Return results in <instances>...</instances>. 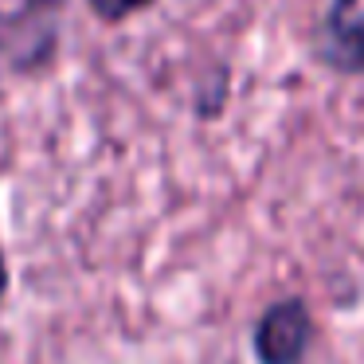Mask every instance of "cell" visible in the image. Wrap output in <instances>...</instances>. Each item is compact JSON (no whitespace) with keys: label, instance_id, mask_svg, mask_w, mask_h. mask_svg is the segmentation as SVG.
<instances>
[{"label":"cell","instance_id":"6da1fadb","mask_svg":"<svg viewBox=\"0 0 364 364\" xmlns=\"http://www.w3.org/2000/svg\"><path fill=\"white\" fill-rule=\"evenodd\" d=\"M67 0H20V9L0 16V63L20 75L43 71L59 51Z\"/></svg>","mask_w":364,"mask_h":364},{"label":"cell","instance_id":"7a4b0ae2","mask_svg":"<svg viewBox=\"0 0 364 364\" xmlns=\"http://www.w3.org/2000/svg\"><path fill=\"white\" fill-rule=\"evenodd\" d=\"M317 325L301 298H278L259 314L251 329V348L259 364H306Z\"/></svg>","mask_w":364,"mask_h":364},{"label":"cell","instance_id":"3957f363","mask_svg":"<svg viewBox=\"0 0 364 364\" xmlns=\"http://www.w3.org/2000/svg\"><path fill=\"white\" fill-rule=\"evenodd\" d=\"M317 59L337 75H364V0H329L317 32Z\"/></svg>","mask_w":364,"mask_h":364},{"label":"cell","instance_id":"277c9868","mask_svg":"<svg viewBox=\"0 0 364 364\" xmlns=\"http://www.w3.org/2000/svg\"><path fill=\"white\" fill-rule=\"evenodd\" d=\"M87 4H90V12H95L102 24H122V20L145 12L149 4H157V0H87Z\"/></svg>","mask_w":364,"mask_h":364},{"label":"cell","instance_id":"5b68a950","mask_svg":"<svg viewBox=\"0 0 364 364\" xmlns=\"http://www.w3.org/2000/svg\"><path fill=\"white\" fill-rule=\"evenodd\" d=\"M9 282H12V274H9V259H4V251H0V298L9 294Z\"/></svg>","mask_w":364,"mask_h":364}]
</instances>
